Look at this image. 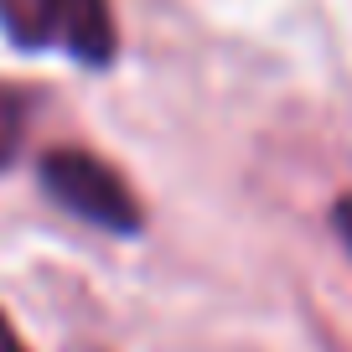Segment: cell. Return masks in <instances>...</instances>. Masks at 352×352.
Here are the masks:
<instances>
[{
    "instance_id": "obj_1",
    "label": "cell",
    "mask_w": 352,
    "mask_h": 352,
    "mask_svg": "<svg viewBox=\"0 0 352 352\" xmlns=\"http://www.w3.org/2000/svg\"><path fill=\"white\" fill-rule=\"evenodd\" d=\"M36 182L42 192L67 208L73 218L94 223L104 233H140L145 228V208L135 197V187L124 182L120 166H109L104 155L83 151V145H57L42 155L36 166Z\"/></svg>"
},
{
    "instance_id": "obj_2",
    "label": "cell",
    "mask_w": 352,
    "mask_h": 352,
    "mask_svg": "<svg viewBox=\"0 0 352 352\" xmlns=\"http://www.w3.org/2000/svg\"><path fill=\"white\" fill-rule=\"evenodd\" d=\"M0 26L16 47H63L88 67H109L120 57L109 0H0Z\"/></svg>"
},
{
    "instance_id": "obj_3",
    "label": "cell",
    "mask_w": 352,
    "mask_h": 352,
    "mask_svg": "<svg viewBox=\"0 0 352 352\" xmlns=\"http://www.w3.org/2000/svg\"><path fill=\"white\" fill-rule=\"evenodd\" d=\"M21 135H26V99L16 94L11 83H0V171L16 161Z\"/></svg>"
},
{
    "instance_id": "obj_4",
    "label": "cell",
    "mask_w": 352,
    "mask_h": 352,
    "mask_svg": "<svg viewBox=\"0 0 352 352\" xmlns=\"http://www.w3.org/2000/svg\"><path fill=\"white\" fill-rule=\"evenodd\" d=\"M331 228H337L342 243L352 249V192H342V197H337V208H331Z\"/></svg>"
},
{
    "instance_id": "obj_5",
    "label": "cell",
    "mask_w": 352,
    "mask_h": 352,
    "mask_svg": "<svg viewBox=\"0 0 352 352\" xmlns=\"http://www.w3.org/2000/svg\"><path fill=\"white\" fill-rule=\"evenodd\" d=\"M0 352H32L21 337H16V327H11V316L0 311Z\"/></svg>"
}]
</instances>
